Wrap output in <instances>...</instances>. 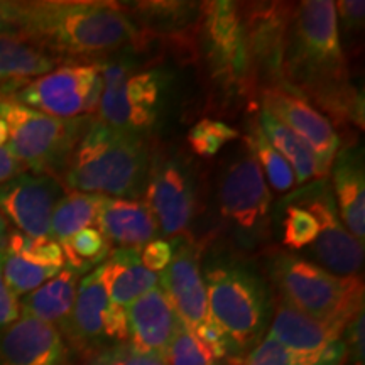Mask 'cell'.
<instances>
[{
  "instance_id": "cell-15",
  "label": "cell",
  "mask_w": 365,
  "mask_h": 365,
  "mask_svg": "<svg viewBox=\"0 0 365 365\" xmlns=\"http://www.w3.org/2000/svg\"><path fill=\"white\" fill-rule=\"evenodd\" d=\"M262 108L296 134L317 156L323 175H330V168L341 148L335 125L312 102L276 85L261 88Z\"/></svg>"
},
{
  "instance_id": "cell-14",
  "label": "cell",
  "mask_w": 365,
  "mask_h": 365,
  "mask_svg": "<svg viewBox=\"0 0 365 365\" xmlns=\"http://www.w3.org/2000/svg\"><path fill=\"white\" fill-rule=\"evenodd\" d=\"M65 193L58 178L24 171L0 185V215L21 234L49 239L53 212Z\"/></svg>"
},
{
  "instance_id": "cell-27",
  "label": "cell",
  "mask_w": 365,
  "mask_h": 365,
  "mask_svg": "<svg viewBox=\"0 0 365 365\" xmlns=\"http://www.w3.org/2000/svg\"><path fill=\"white\" fill-rule=\"evenodd\" d=\"M346 355L345 340L319 354H298L266 336L242 365H340Z\"/></svg>"
},
{
  "instance_id": "cell-38",
  "label": "cell",
  "mask_w": 365,
  "mask_h": 365,
  "mask_svg": "<svg viewBox=\"0 0 365 365\" xmlns=\"http://www.w3.org/2000/svg\"><path fill=\"white\" fill-rule=\"evenodd\" d=\"M21 317L19 298H16L9 289L2 272V252H0V328L12 325Z\"/></svg>"
},
{
  "instance_id": "cell-37",
  "label": "cell",
  "mask_w": 365,
  "mask_h": 365,
  "mask_svg": "<svg viewBox=\"0 0 365 365\" xmlns=\"http://www.w3.org/2000/svg\"><path fill=\"white\" fill-rule=\"evenodd\" d=\"M175 245L173 240L154 239L148 242L143 249L139 250V257L143 266L150 272H163L164 269L170 266Z\"/></svg>"
},
{
  "instance_id": "cell-5",
  "label": "cell",
  "mask_w": 365,
  "mask_h": 365,
  "mask_svg": "<svg viewBox=\"0 0 365 365\" xmlns=\"http://www.w3.org/2000/svg\"><path fill=\"white\" fill-rule=\"evenodd\" d=\"M0 118L7 124L6 148L34 175L63 176L76 144L93 117L58 118L26 107L11 97L0 98Z\"/></svg>"
},
{
  "instance_id": "cell-32",
  "label": "cell",
  "mask_w": 365,
  "mask_h": 365,
  "mask_svg": "<svg viewBox=\"0 0 365 365\" xmlns=\"http://www.w3.org/2000/svg\"><path fill=\"white\" fill-rule=\"evenodd\" d=\"M6 252L26 259V261L39 264V266H51L65 269V254H63L61 245L53 239H33L21 232H9Z\"/></svg>"
},
{
  "instance_id": "cell-16",
  "label": "cell",
  "mask_w": 365,
  "mask_h": 365,
  "mask_svg": "<svg viewBox=\"0 0 365 365\" xmlns=\"http://www.w3.org/2000/svg\"><path fill=\"white\" fill-rule=\"evenodd\" d=\"M68 349L56 327L21 317L0 328V365H66Z\"/></svg>"
},
{
  "instance_id": "cell-36",
  "label": "cell",
  "mask_w": 365,
  "mask_h": 365,
  "mask_svg": "<svg viewBox=\"0 0 365 365\" xmlns=\"http://www.w3.org/2000/svg\"><path fill=\"white\" fill-rule=\"evenodd\" d=\"M364 0H340L335 4L339 36H355L364 27Z\"/></svg>"
},
{
  "instance_id": "cell-6",
  "label": "cell",
  "mask_w": 365,
  "mask_h": 365,
  "mask_svg": "<svg viewBox=\"0 0 365 365\" xmlns=\"http://www.w3.org/2000/svg\"><path fill=\"white\" fill-rule=\"evenodd\" d=\"M202 274L213 322L232 349H249L259 340L267 318L264 281L247 264L225 257L208 261Z\"/></svg>"
},
{
  "instance_id": "cell-9",
  "label": "cell",
  "mask_w": 365,
  "mask_h": 365,
  "mask_svg": "<svg viewBox=\"0 0 365 365\" xmlns=\"http://www.w3.org/2000/svg\"><path fill=\"white\" fill-rule=\"evenodd\" d=\"M272 195L254 154L245 145L232 159L218 185V210L244 245L269 235Z\"/></svg>"
},
{
  "instance_id": "cell-3",
  "label": "cell",
  "mask_w": 365,
  "mask_h": 365,
  "mask_svg": "<svg viewBox=\"0 0 365 365\" xmlns=\"http://www.w3.org/2000/svg\"><path fill=\"white\" fill-rule=\"evenodd\" d=\"M150 158L143 134L93 118L73 150L63 186L107 198L137 200L144 195Z\"/></svg>"
},
{
  "instance_id": "cell-42",
  "label": "cell",
  "mask_w": 365,
  "mask_h": 365,
  "mask_svg": "<svg viewBox=\"0 0 365 365\" xmlns=\"http://www.w3.org/2000/svg\"><path fill=\"white\" fill-rule=\"evenodd\" d=\"M9 140V130H7V124L0 118V148H6Z\"/></svg>"
},
{
  "instance_id": "cell-34",
  "label": "cell",
  "mask_w": 365,
  "mask_h": 365,
  "mask_svg": "<svg viewBox=\"0 0 365 365\" xmlns=\"http://www.w3.org/2000/svg\"><path fill=\"white\" fill-rule=\"evenodd\" d=\"M318 237V223L308 210L289 203L284 208V222H282V244L291 250H301Z\"/></svg>"
},
{
  "instance_id": "cell-41",
  "label": "cell",
  "mask_w": 365,
  "mask_h": 365,
  "mask_svg": "<svg viewBox=\"0 0 365 365\" xmlns=\"http://www.w3.org/2000/svg\"><path fill=\"white\" fill-rule=\"evenodd\" d=\"M7 235H9V228H7V222L4 220V217L0 215V252H2L4 247H6L7 242Z\"/></svg>"
},
{
  "instance_id": "cell-31",
  "label": "cell",
  "mask_w": 365,
  "mask_h": 365,
  "mask_svg": "<svg viewBox=\"0 0 365 365\" xmlns=\"http://www.w3.org/2000/svg\"><path fill=\"white\" fill-rule=\"evenodd\" d=\"M164 365H225L210 346L180 322L163 359Z\"/></svg>"
},
{
  "instance_id": "cell-8",
  "label": "cell",
  "mask_w": 365,
  "mask_h": 365,
  "mask_svg": "<svg viewBox=\"0 0 365 365\" xmlns=\"http://www.w3.org/2000/svg\"><path fill=\"white\" fill-rule=\"evenodd\" d=\"M198 12L200 41L210 76L228 93L244 95L252 86L254 70L239 4L203 2Z\"/></svg>"
},
{
  "instance_id": "cell-13",
  "label": "cell",
  "mask_w": 365,
  "mask_h": 365,
  "mask_svg": "<svg viewBox=\"0 0 365 365\" xmlns=\"http://www.w3.org/2000/svg\"><path fill=\"white\" fill-rule=\"evenodd\" d=\"M166 75L158 70L135 71L117 85L103 88L98 120L117 129L145 135L156 125L161 110Z\"/></svg>"
},
{
  "instance_id": "cell-30",
  "label": "cell",
  "mask_w": 365,
  "mask_h": 365,
  "mask_svg": "<svg viewBox=\"0 0 365 365\" xmlns=\"http://www.w3.org/2000/svg\"><path fill=\"white\" fill-rule=\"evenodd\" d=\"M61 271L63 269L59 267L39 266V264L26 261L19 255L2 250L4 279H6L9 289L12 291L16 298H22V296L33 293Z\"/></svg>"
},
{
  "instance_id": "cell-35",
  "label": "cell",
  "mask_w": 365,
  "mask_h": 365,
  "mask_svg": "<svg viewBox=\"0 0 365 365\" xmlns=\"http://www.w3.org/2000/svg\"><path fill=\"white\" fill-rule=\"evenodd\" d=\"M81 365H164V362L154 355L137 352L129 344H117L83 355Z\"/></svg>"
},
{
  "instance_id": "cell-33",
  "label": "cell",
  "mask_w": 365,
  "mask_h": 365,
  "mask_svg": "<svg viewBox=\"0 0 365 365\" xmlns=\"http://www.w3.org/2000/svg\"><path fill=\"white\" fill-rule=\"evenodd\" d=\"M239 130L225 122L203 118L188 132V145L200 158H213L223 145L239 139Z\"/></svg>"
},
{
  "instance_id": "cell-29",
  "label": "cell",
  "mask_w": 365,
  "mask_h": 365,
  "mask_svg": "<svg viewBox=\"0 0 365 365\" xmlns=\"http://www.w3.org/2000/svg\"><path fill=\"white\" fill-rule=\"evenodd\" d=\"M245 145L254 154L255 161L259 163L262 175H266L269 185L279 193L293 190L296 186L293 168L289 163L272 148V144L266 139V135L259 130L257 125H252L249 134L245 135ZM267 185V186H269Z\"/></svg>"
},
{
  "instance_id": "cell-22",
  "label": "cell",
  "mask_w": 365,
  "mask_h": 365,
  "mask_svg": "<svg viewBox=\"0 0 365 365\" xmlns=\"http://www.w3.org/2000/svg\"><path fill=\"white\" fill-rule=\"evenodd\" d=\"M100 271L108 303L125 312L135 299L159 284V274L143 266L135 249L112 250L107 261L100 264Z\"/></svg>"
},
{
  "instance_id": "cell-12",
  "label": "cell",
  "mask_w": 365,
  "mask_h": 365,
  "mask_svg": "<svg viewBox=\"0 0 365 365\" xmlns=\"http://www.w3.org/2000/svg\"><path fill=\"white\" fill-rule=\"evenodd\" d=\"M145 205L163 235L178 239L188 232L198 210L193 178L175 158H150Z\"/></svg>"
},
{
  "instance_id": "cell-7",
  "label": "cell",
  "mask_w": 365,
  "mask_h": 365,
  "mask_svg": "<svg viewBox=\"0 0 365 365\" xmlns=\"http://www.w3.org/2000/svg\"><path fill=\"white\" fill-rule=\"evenodd\" d=\"M173 245L175 252L170 266L159 272V287L182 325L203 340L218 357L227 360L234 349L210 313L200 250L188 237L173 239Z\"/></svg>"
},
{
  "instance_id": "cell-40",
  "label": "cell",
  "mask_w": 365,
  "mask_h": 365,
  "mask_svg": "<svg viewBox=\"0 0 365 365\" xmlns=\"http://www.w3.org/2000/svg\"><path fill=\"white\" fill-rule=\"evenodd\" d=\"M0 34H17L16 4L0 0Z\"/></svg>"
},
{
  "instance_id": "cell-26",
  "label": "cell",
  "mask_w": 365,
  "mask_h": 365,
  "mask_svg": "<svg viewBox=\"0 0 365 365\" xmlns=\"http://www.w3.org/2000/svg\"><path fill=\"white\" fill-rule=\"evenodd\" d=\"M102 198L100 195L66 191L53 212L49 239L63 244L83 228L93 227Z\"/></svg>"
},
{
  "instance_id": "cell-23",
  "label": "cell",
  "mask_w": 365,
  "mask_h": 365,
  "mask_svg": "<svg viewBox=\"0 0 365 365\" xmlns=\"http://www.w3.org/2000/svg\"><path fill=\"white\" fill-rule=\"evenodd\" d=\"M78 274L65 267L33 293L19 299L22 317H31L61 330L70 317L78 289Z\"/></svg>"
},
{
  "instance_id": "cell-1",
  "label": "cell",
  "mask_w": 365,
  "mask_h": 365,
  "mask_svg": "<svg viewBox=\"0 0 365 365\" xmlns=\"http://www.w3.org/2000/svg\"><path fill=\"white\" fill-rule=\"evenodd\" d=\"M276 86L313 100V107L319 105L339 120L364 127L362 93L349 81L335 2L307 0L294 6Z\"/></svg>"
},
{
  "instance_id": "cell-21",
  "label": "cell",
  "mask_w": 365,
  "mask_h": 365,
  "mask_svg": "<svg viewBox=\"0 0 365 365\" xmlns=\"http://www.w3.org/2000/svg\"><path fill=\"white\" fill-rule=\"evenodd\" d=\"M95 227L110 245L135 250L154 240L159 232L158 223L144 202L107 196H103L100 203Z\"/></svg>"
},
{
  "instance_id": "cell-10",
  "label": "cell",
  "mask_w": 365,
  "mask_h": 365,
  "mask_svg": "<svg viewBox=\"0 0 365 365\" xmlns=\"http://www.w3.org/2000/svg\"><path fill=\"white\" fill-rule=\"evenodd\" d=\"M103 93L98 63H71L26 81L11 98L58 118L91 117Z\"/></svg>"
},
{
  "instance_id": "cell-28",
  "label": "cell",
  "mask_w": 365,
  "mask_h": 365,
  "mask_svg": "<svg viewBox=\"0 0 365 365\" xmlns=\"http://www.w3.org/2000/svg\"><path fill=\"white\" fill-rule=\"evenodd\" d=\"M59 245L65 254V267L75 271L78 276L88 274L93 267H98L100 264L107 261L108 254L112 252V245L97 227L83 228Z\"/></svg>"
},
{
  "instance_id": "cell-19",
  "label": "cell",
  "mask_w": 365,
  "mask_h": 365,
  "mask_svg": "<svg viewBox=\"0 0 365 365\" xmlns=\"http://www.w3.org/2000/svg\"><path fill=\"white\" fill-rule=\"evenodd\" d=\"M331 171V191L336 210L355 239L365 237V171L364 153L359 144H349L336 153Z\"/></svg>"
},
{
  "instance_id": "cell-17",
  "label": "cell",
  "mask_w": 365,
  "mask_h": 365,
  "mask_svg": "<svg viewBox=\"0 0 365 365\" xmlns=\"http://www.w3.org/2000/svg\"><path fill=\"white\" fill-rule=\"evenodd\" d=\"M127 341L137 352L164 359L180 325L170 299L159 284L127 308Z\"/></svg>"
},
{
  "instance_id": "cell-11",
  "label": "cell",
  "mask_w": 365,
  "mask_h": 365,
  "mask_svg": "<svg viewBox=\"0 0 365 365\" xmlns=\"http://www.w3.org/2000/svg\"><path fill=\"white\" fill-rule=\"evenodd\" d=\"M287 202L308 210L318 223L313 255L323 269L344 277L360 276L364 267V242L355 239L344 225L336 210L335 196L327 178L299 186Z\"/></svg>"
},
{
  "instance_id": "cell-2",
  "label": "cell",
  "mask_w": 365,
  "mask_h": 365,
  "mask_svg": "<svg viewBox=\"0 0 365 365\" xmlns=\"http://www.w3.org/2000/svg\"><path fill=\"white\" fill-rule=\"evenodd\" d=\"M16 4V31L59 58H100L143 41L125 7L100 0Z\"/></svg>"
},
{
  "instance_id": "cell-24",
  "label": "cell",
  "mask_w": 365,
  "mask_h": 365,
  "mask_svg": "<svg viewBox=\"0 0 365 365\" xmlns=\"http://www.w3.org/2000/svg\"><path fill=\"white\" fill-rule=\"evenodd\" d=\"M59 59L19 34H0V83L24 85L53 71Z\"/></svg>"
},
{
  "instance_id": "cell-25",
  "label": "cell",
  "mask_w": 365,
  "mask_h": 365,
  "mask_svg": "<svg viewBox=\"0 0 365 365\" xmlns=\"http://www.w3.org/2000/svg\"><path fill=\"white\" fill-rule=\"evenodd\" d=\"M255 125L266 135V139L272 144V148L293 168L296 185L304 186L312 181L327 178L323 175L318 159L312 153V149L298 135L287 129L286 125L276 120L271 113L264 110V108L259 112Z\"/></svg>"
},
{
  "instance_id": "cell-18",
  "label": "cell",
  "mask_w": 365,
  "mask_h": 365,
  "mask_svg": "<svg viewBox=\"0 0 365 365\" xmlns=\"http://www.w3.org/2000/svg\"><path fill=\"white\" fill-rule=\"evenodd\" d=\"M108 296L102 281L100 266L85 274L78 282L73 309L59 333L75 346L81 355L102 349L105 340V312Z\"/></svg>"
},
{
  "instance_id": "cell-20",
  "label": "cell",
  "mask_w": 365,
  "mask_h": 365,
  "mask_svg": "<svg viewBox=\"0 0 365 365\" xmlns=\"http://www.w3.org/2000/svg\"><path fill=\"white\" fill-rule=\"evenodd\" d=\"M346 327L314 319L279 301L269 328V339L298 354H319L344 341Z\"/></svg>"
},
{
  "instance_id": "cell-39",
  "label": "cell",
  "mask_w": 365,
  "mask_h": 365,
  "mask_svg": "<svg viewBox=\"0 0 365 365\" xmlns=\"http://www.w3.org/2000/svg\"><path fill=\"white\" fill-rule=\"evenodd\" d=\"M24 171L26 168L12 156L11 150L7 148H0V185H4V182H7Z\"/></svg>"
},
{
  "instance_id": "cell-4",
  "label": "cell",
  "mask_w": 365,
  "mask_h": 365,
  "mask_svg": "<svg viewBox=\"0 0 365 365\" xmlns=\"http://www.w3.org/2000/svg\"><path fill=\"white\" fill-rule=\"evenodd\" d=\"M269 274L281 299L314 319L349 327L364 312V281L344 277L294 254L279 252L269 261Z\"/></svg>"
}]
</instances>
